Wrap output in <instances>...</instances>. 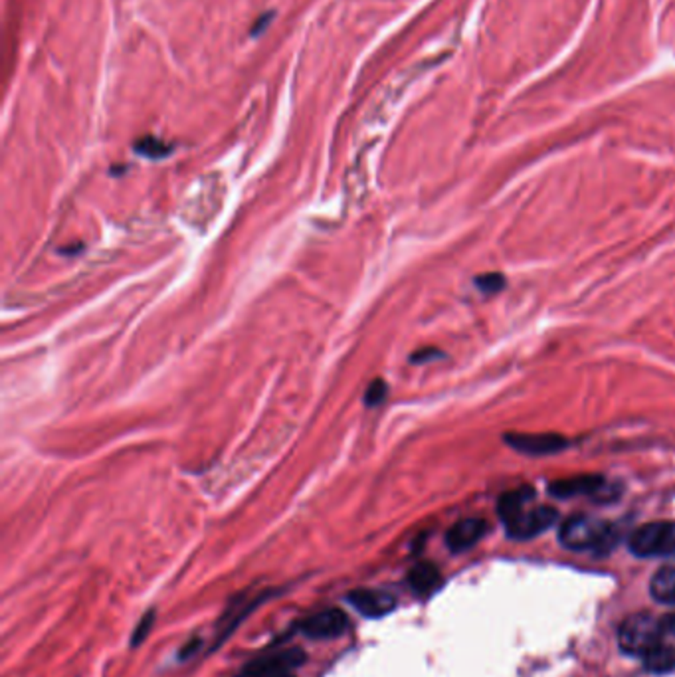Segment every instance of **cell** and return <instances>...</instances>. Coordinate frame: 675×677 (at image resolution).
<instances>
[{"label":"cell","instance_id":"1","mask_svg":"<svg viewBox=\"0 0 675 677\" xmlns=\"http://www.w3.org/2000/svg\"><path fill=\"white\" fill-rule=\"evenodd\" d=\"M497 515L503 521L507 535L517 541L539 537L558 519L556 509L535 505V489L527 486L503 493L497 501Z\"/></svg>","mask_w":675,"mask_h":677},{"label":"cell","instance_id":"2","mask_svg":"<svg viewBox=\"0 0 675 677\" xmlns=\"http://www.w3.org/2000/svg\"><path fill=\"white\" fill-rule=\"evenodd\" d=\"M558 541L569 550H593V553H608L620 541L618 527L604 519L590 515H572L564 519L558 531Z\"/></svg>","mask_w":675,"mask_h":677},{"label":"cell","instance_id":"3","mask_svg":"<svg viewBox=\"0 0 675 677\" xmlns=\"http://www.w3.org/2000/svg\"><path fill=\"white\" fill-rule=\"evenodd\" d=\"M662 620L652 614H632L622 622L618 630V643L624 654L641 658L663 638Z\"/></svg>","mask_w":675,"mask_h":677},{"label":"cell","instance_id":"4","mask_svg":"<svg viewBox=\"0 0 675 677\" xmlns=\"http://www.w3.org/2000/svg\"><path fill=\"white\" fill-rule=\"evenodd\" d=\"M630 553L640 558L675 555V523L652 521L638 527L628 539Z\"/></svg>","mask_w":675,"mask_h":677},{"label":"cell","instance_id":"5","mask_svg":"<svg viewBox=\"0 0 675 677\" xmlns=\"http://www.w3.org/2000/svg\"><path fill=\"white\" fill-rule=\"evenodd\" d=\"M548 493L556 499H572L580 496H588L593 499H598V497L612 499L618 496V493L614 491L612 483H608L604 475H598V473H580V475H572V478L556 480L548 486Z\"/></svg>","mask_w":675,"mask_h":677},{"label":"cell","instance_id":"6","mask_svg":"<svg viewBox=\"0 0 675 677\" xmlns=\"http://www.w3.org/2000/svg\"><path fill=\"white\" fill-rule=\"evenodd\" d=\"M505 442L515 451L525 456H551L563 451L569 446V440L558 436V434H521L510 432L505 434Z\"/></svg>","mask_w":675,"mask_h":677},{"label":"cell","instance_id":"7","mask_svg":"<svg viewBox=\"0 0 675 677\" xmlns=\"http://www.w3.org/2000/svg\"><path fill=\"white\" fill-rule=\"evenodd\" d=\"M305 662V656L299 650H289L283 654L265 656L249 664L238 677H295L294 670Z\"/></svg>","mask_w":675,"mask_h":677},{"label":"cell","instance_id":"8","mask_svg":"<svg viewBox=\"0 0 675 677\" xmlns=\"http://www.w3.org/2000/svg\"><path fill=\"white\" fill-rule=\"evenodd\" d=\"M347 616L337 608L323 610V612L313 614L311 618L302 624V630L305 636L313 640H329L337 638L347 630Z\"/></svg>","mask_w":675,"mask_h":677},{"label":"cell","instance_id":"9","mask_svg":"<svg viewBox=\"0 0 675 677\" xmlns=\"http://www.w3.org/2000/svg\"><path fill=\"white\" fill-rule=\"evenodd\" d=\"M487 531V523L478 517H470V519L457 521L452 529L446 533V545L452 553H464L476 547L481 541L483 535Z\"/></svg>","mask_w":675,"mask_h":677},{"label":"cell","instance_id":"10","mask_svg":"<svg viewBox=\"0 0 675 677\" xmlns=\"http://www.w3.org/2000/svg\"><path fill=\"white\" fill-rule=\"evenodd\" d=\"M347 600L357 612H361L366 618H380L393 612L396 606L395 596L382 590H353Z\"/></svg>","mask_w":675,"mask_h":677},{"label":"cell","instance_id":"11","mask_svg":"<svg viewBox=\"0 0 675 677\" xmlns=\"http://www.w3.org/2000/svg\"><path fill=\"white\" fill-rule=\"evenodd\" d=\"M408 584L418 596H430L436 592L441 584V574L436 565L432 563H418L408 573Z\"/></svg>","mask_w":675,"mask_h":677},{"label":"cell","instance_id":"12","mask_svg":"<svg viewBox=\"0 0 675 677\" xmlns=\"http://www.w3.org/2000/svg\"><path fill=\"white\" fill-rule=\"evenodd\" d=\"M641 662L649 673H670L675 670V646L670 643H656V646L641 656Z\"/></svg>","mask_w":675,"mask_h":677},{"label":"cell","instance_id":"13","mask_svg":"<svg viewBox=\"0 0 675 677\" xmlns=\"http://www.w3.org/2000/svg\"><path fill=\"white\" fill-rule=\"evenodd\" d=\"M649 592H652L654 600L662 602V604H675V565L663 566L654 574L652 582H649Z\"/></svg>","mask_w":675,"mask_h":677},{"label":"cell","instance_id":"14","mask_svg":"<svg viewBox=\"0 0 675 677\" xmlns=\"http://www.w3.org/2000/svg\"><path fill=\"white\" fill-rule=\"evenodd\" d=\"M135 150L141 155H145L149 158H163L171 153V147L163 143L161 139H155V137H145V139H139L135 143Z\"/></svg>","mask_w":675,"mask_h":677},{"label":"cell","instance_id":"15","mask_svg":"<svg viewBox=\"0 0 675 677\" xmlns=\"http://www.w3.org/2000/svg\"><path fill=\"white\" fill-rule=\"evenodd\" d=\"M476 286L486 296H495L505 288L503 273H481L476 278Z\"/></svg>","mask_w":675,"mask_h":677},{"label":"cell","instance_id":"16","mask_svg":"<svg viewBox=\"0 0 675 677\" xmlns=\"http://www.w3.org/2000/svg\"><path fill=\"white\" fill-rule=\"evenodd\" d=\"M385 396H387V384L382 381H374L369 387V390H366L364 403L369 406H377L385 400Z\"/></svg>","mask_w":675,"mask_h":677},{"label":"cell","instance_id":"17","mask_svg":"<svg viewBox=\"0 0 675 677\" xmlns=\"http://www.w3.org/2000/svg\"><path fill=\"white\" fill-rule=\"evenodd\" d=\"M151 624H153V614H147L145 620L141 622V626L135 630V636H133V646H137L141 640H145L147 630H149V626H151Z\"/></svg>","mask_w":675,"mask_h":677},{"label":"cell","instance_id":"18","mask_svg":"<svg viewBox=\"0 0 675 677\" xmlns=\"http://www.w3.org/2000/svg\"><path fill=\"white\" fill-rule=\"evenodd\" d=\"M440 355L441 353H438L436 349H424V350H418V353L412 355V361L414 363H424V361H430V358H436Z\"/></svg>","mask_w":675,"mask_h":677},{"label":"cell","instance_id":"19","mask_svg":"<svg viewBox=\"0 0 675 677\" xmlns=\"http://www.w3.org/2000/svg\"><path fill=\"white\" fill-rule=\"evenodd\" d=\"M662 626L665 634H675V612L662 618Z\"/></svg>","mask_w":675,"mask_h":677}]
</instances>
